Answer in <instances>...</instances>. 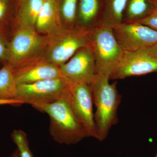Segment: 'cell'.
Segmentation results:
<instances>
[{"label":"cell","instance_id":"obj_1","mask_svg":"<svg viewBox=\"0 0 157 157\" xmlns=\"http://www.w3.org/2000/svg\"><path fill=\"white\" fill-rule=\"evenodd\" d=\"M109 76L96 73L90 85L93 103L98 140L102 141L108 136L109 131L118 121L117 112L121 101L115 82L110 83Z\"/></svg>","mask_w":157,"mask_h":157},{"label":"cell","instance_id":"obj_2","mask_svg":"<svg viewBox=\"0 0 157 157\" xmlns=\"http://www.w3.org/2000/svg\"><path fill=\"white\" fill-rule=\"evenodd\" d=\"M50 118L49 132L53 140L62 144H76L87 137L67 99L33 106Z\"/></svg>","mask_w":157,"mask_h":157},{"label":"cell","instance_id":"obj_3","mask_svg":"<svg viewBox=\"0 0 157 157\" xmlns=\"http://www.w3.org/2000/svg\"><path fill=\"white\" fill-rule=\"evenodd\" d=\"M47 36L43 56L48 61L60 67L82 48L90 45L88 29L75 25H63Z\"/></svg>","mask_w":157,"mask_h":157},{"label":"cell","instance_id":"obj_4","mask_svg":"<svg viewBox=\"0 0 157 157\" xmlns=\"http://www.w3.org/2000/svg\"><path fill=\"white\" fill-rule=\"evenodd\" d=\"M89 31L96 73L109 76V78L125 51L117 42L112 28L100 24Z\"/></svg>","mask_w":157,"mask_h":157},{"label":"cell","instance_id":"obj_5","mask_svg":"<svg viewBox=\"0 0 157 157\" xmlns=\"http://www.w3.org/2000/svg\"><path fill=\"white\" fill-rule=\"evenodd\" d=\"M47 43V36L39 33L35 28L17 26L11 32L7 62L16 67L43 54Z\"/></svg>","mask_w":157,"mask_h":157},{"label":"cell","instance_id":"obj_6","mask_svg":"<svg viewBox=\"0 0 157 157\" xmlns=\"http://www.w3.org/2000/svg\"><path fill=\"white\" fill-rule=\"evenodd\" d=\"M70 85L63 78L18 84L15 99L32 106L53 103L61 99H67Z\"/></svg>","mask_w":157,"mask_h":157},{"label":"cell","instance_id":"obj_7","mask_svg":"<svg viewBox=\"0 0 157 157\" xmlns=\"http://www.w3.org/2000/svg\"><path fill=\"white\" fill-rule=\"evenodd\" d=\"M67 100L87 137L98 139L92 94L89 85H71Z\"/></svg>","mask_w":157,"mask_h":157},{"label":"cell","instance_id":"obj_8","mask_svg":"<svg viewBox=\"0 0 157 157\" xmlns=\"http://www.w3.org/2000/svg\"><path fill=\"white\" fill-rule=\"evenodd\" d=\"M125 52L144 50L157 43V30L138 22H122L113 28Z\"/></svg>","mask_w":157,"mask_h":157},{"label":"cell","instance_id":"obj_9","mask_svg":"<svg viewBox=\"0 0 157 157\" xmlns=\"http://www.w3.org/2000/svg\"><path fill=\"white\" fill-rule=\"evenodd\" d=\"M62 78L70 85H90L96 74V64L90 45L78 50L59 67Z\"/></svg>","mask_w":157,"mask_h":157},{"label":"cell","instance_id":"obj_10","mask_svg":"<svg viewBox=\"0 0 157 157\" xmlns=\"http://www.w3.org/2000/svg\"><path fill=\"white\" fill-rule=\"evenodd\" d=\"M13 71L17 85L62 78L59 67L48 61L42 55L13 68Z\"/></svg>","mask_w":157,"mask_h":157},{"label":"cell","instance_id":"obj_11","mask_svg":"<svg viewBox=\"0 0 157 157\" xmlns=\"http://www.w3.org/2000/svg\"><path fill=\"white\" fill-rule=\"evenodd\" d=\"M157 71V59L144 50L124 52L110 79H124Z\"/></svg>","mask_w":157,"mask_h":157},{"label":"cell","instance_id":"obj_12","mask_svg":"<svg viewBox=\"0 0 157 157\" xmlns=\"http://www.w3.org/2000/svg\"><path fill=\"white\" fill-rule=\"evenodd\" d=\"M63 25L59 0L44 2L35 25L37 32L46 36Z\"/></svg>","mask_w":157,"mask_h":157},{"label":"cell","instance_id":"obj_13","mask_svg":"<svg viewBox=\"0 0 157 157\" xmlns=\"http://www.w3.org/2000/svg\"><path fill=\"white\" fill-rule=\"evenodd\" d=\"M103 0H78L76 25L90 29L100 24Z\"/></svg>","mask_w":157,"mask_h":157},{"label":"cell","instance_id":"obj_14","mask_svg":"<svg viewBox=\"0 0 157 157\" xmlns=\"http://www.w3.org/2000/svg\"><path fill=\"white\" fill-rule=\"evenodd\" d=\"M44 2L42 0H20L13 28L17 26L35 28Z\"/></svg>","mask_w":157,"mask_h":157},{"label":"cell","instance_id":"obj_15","mask_svg":"<svg viewBox=\"0 0 157 157\" xmlns=\"http://www.w3.org/2000/svg\"><path fill=\"white\" fill-rule=\"evenodd\" d=\"M129 0H103L100 24L113 28L123 21Z\"/></svg>","mask_w":157,"mask_h":157},{"label":"cell","instance_id":"obj_16","mask_svg":"<svg viewBox=\"0 0 157 157\" xmlns=\"http://www.w3.org/2000/svg\"><path fill=\"white\" fill-rule=\"evenodd\" d=\"M155 0H129L123 22H135L144 19L155 10Z\"/></svg>","mask_w":157,"mask_h":157},{"label":"cell","instance_id":"obj_17","mask_svg":"<svg viewBox=\"0 0 157 157\" xmlns=\"http://www.w3.org/2000/svg\"><path fill=\"white\" fill-rule=\"evenodd\" d=\"M17 85L13 67L8 62L4 63L0 68V100L15 99Z\"/></svg>","mask_w":157,"mask_h":157},{"label":"cell","instance_id":"obj_18","mask_svg":"<svg viewBox=\"0 0 157 157\" xmlns=\"http://www.w3.org/2000/svg\"><path fill=\"white\" fill-rule=\"evenodd\" d=\"M20 0H0V25L12 30Z\"/></svg>","mask_w":157,"mask_h":157},{"label":"cell","instance_id":"obj_19","mask_svg":"<svg viewBox=\"0 0 157 157\" xmlns=\"http://www.w3.org/2000/svg\"><path fill=\"white\" fill-rule=\"evenodd\" d=\"M78 2V0H59L63 25L67 27L76 25Z\"/></svg>","mask_w":157,"mask_h":157},{"label":"cell","instance_id":"obj_20","mask_svg":"<svg viewBox=\"0 0 157 157\" xmlns=\"http://www.w3.org/2000/svg\"><path fill=\"white\" fill-rule=\"evenodd\" d=\"M11 137L17 146L20 157H34L25 132L21 130H14L11 133Z\"/></svg>","mask_w":157,"mask_h":157},{"label":"cell","instance_id":"obj_21","mask_svg":"<svg viewBox=\"0 0 157 157\" xmlns=\"http://www.w3.org/2000/svg\"><path fill=\"white\" fill-rule=\"evenodd\" d=\"M11 32V29L0 25V60L3 63L8 62Z\"/></svg>","mask_w":157,"mask_h":157},{"label":"cell","instance_id":"obj_22","mask_svg":"<svg viewBox=\"0 0 157 157\" xmlns=\"http://www.w3.org/2000/svg\"><path fill=\"white\" fill-rule=\"evenodd\" d=\"M136 22L140 23L157 30V10H155L148 17Z\"/></svg>","mask_w":157,"mask_h":157},{"label":"cell","instance_id":"obj_23","mask_svg":"<svg viewBox=\"0 0 157 157\" xmlns=\"http://www.w3.org/2000/svg\"><path fill=\"white\" fill-rule=\"evenodd\" d=\"M24 103L21 101L16 99L10 100H0V106L2 105H21Z\"/></svg>","mask_w":157,"mask_h":157},{"label":"cell","instance_id":"obj_24","mask_svg":"<svg viewBox=\"0 0 157 157\" xmlns=\"http://www.w3.org/2000/svg\"><path fill=\"white\" fill-rule=\"evenodd\" d=\"M144 50L152 56L157 59V43Z\"/></svg>","mask_w":157,"mask_h":157},{"label":"cell","instance_id":"obj_25","mask_svg":"<svg viewBox=\"0 0 157 157\" xmlns=\"http://www.w3.org/2000/svg\"><path fill=\"white\" fill-rule=\"evenodd\" d=\"M9 157H20L18 149H16Z\"/></svg>","mask_w":157,"mask_h":157},{"label":"cell","instance_id":"obj_26","mask_svg":"<svg viewBox=\"0 0 157 157\" xmlns=\"http://www.w3.org/2000/svg\"><path fill=\"white\" fill-rule=\"evenodd\" d=\"M155 10H157V0H155Z\"/></svg>","mask_w":157,"mask_h":157},{"label":"cell","instance_id":"obj_27","mask_svg":"<svg viewBox=\"0 0 157 157\" xmlns=\"http://www.w3.org/2000/svg\"><path fill=\"white\" fill-rule=\"evenodd\" d=\"M3 64V63L2 62V61L0 60V68H1V67L2 66V65Z\"/></svg>","mask_w":157,"mask_h":157},{"label":"cell","instance_id":"obj_28","mask_svg":"<svg viewBox=\"0 0 157 157\" xmlns=\"http://www.w3.org/2000/svg\"><path fill=\"white\" fill-rule=\"evenodd\" d=\"M42 1H43V2H46V1H49V0H42Z\"/></svg>","mask_w":157,"mask_h":157},{"label":"cell","instance_id":"obj_29","mask_svg":"<svg viewBox=\"0 0 157 157\" xmlns=\"http://www.w3.org/2000/svg\"><path fill=\"white\" fill-rule=\"evenodd\" d=\"M156 157H157V156H156Z\"/></svg>","mask_w":157,"mask_h":157}]
</instances>
